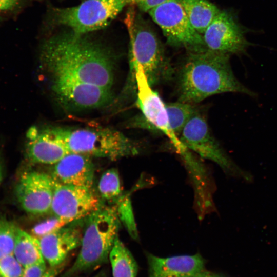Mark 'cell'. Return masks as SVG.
<instances>
[{"label":"cell","instance_id":"52a82bcc","mask_svg":"<svg viewBox=\"0 0 277 277\" xmlns=\"http://www.w3.org/2000/svg\"><path fill=\"white\" fill-rule=\"evenodd\" d=\"M129 4L128 0H86L80 5L53 9L52 22L78 34H87L107 26Z\"/></svg>","mask_w":277,"mask_h":277},{"label":"cell","instance_id":"d6986e66","mask_svg":"<svg viewBox=\"0 0 277 277\" xmlns=\"http://www.w3.org/2000/svg\"><path fill=\"white\" fill-rule=\"evenodd\" d=\"M13 254L24 268L45 262L38 238L18 227Z\"/></svg>","mask_w":277,"mask_h":277},{"label":"cell","instance_id":"5b68a950","mask_svg":"<svg viewBox=\"0 0 277 277\" xmlns=\"http://www.w3.org/2000/svg\"><path fill=\"white\" fill-rule=\"evenodd\" d=\"M125 21L130 38V65L140 66L152 87L171 81L175 70L155 33L133 10L128 12Z\"/></svg>","mask_w":277,"mask_h":277},{"label":"cell","instance_id":"30bf717a","mask_svg":"<svg viewBox=\"0 0 277 277\" xmlns=\"http://www.w3.org/2000/svg\"><path fill=\"white\" fill-rule=\"evenodd\" d=\"M50 77L55 97L68 109L78 111L100 108L108 105L112 100V90L67 75Z\"/></svg>","mask_w":277,"mask_h":277},{"label":"cell","instance_id":"3957f363","mask_svg":"<svg viewBox=\"0 0 277 277\" xmlns=\"http://www.w3.org/2000/svg\"><path fill=\"white\" fill-rule=\"evenodd\" d=\"M86 218L80 251L73 264L61 277H73L109 261L121 225L115 204L101 205Z\"/></svg>","mask_w":277,"mask_h":277},{"label":"cell","instance_id":"7a4b0ae2","mask_svg":"<svg viewBox=\"0 0 277 277\" xmlns=\"http://www.w3.org/2000/svg\"><path fill=\"white\" fill-rule=\"evenodd\" d=\"M230 56L208 49L187 52L177 74V101L196 105L210 96L224 93L255 98L257 94L235 76Z\"/></svg>","mask_w":277,"mask_h":277},{"label":"cell","instance_id":"4fadbf2b","mask_svg":"<svg viewBox=\"0 0 277 277\" xmlns=\"http://www.w3.org/2000/svg\"><path fill=\"white\" fill-rule=\"evenodd\" d=\"M101 205L92 189L62 185L54 181L50 210L54 215L71 223L87 217Z\"/></svg>","mask_w":277,"mask_h":277},{"label":"cell","instance_id":"ac0fdd59","mask_svg":"<svg viewBox=\"0 0 277 277\" xmlns=\"http://www.w3.org/2000/svg\"><path fill=\"white\" fill-rule=\"evenodd\" d=\"M179 2L193 28L202 35L221 10L208 0Z\"/></svg>","mask_w":277,"mask_h":277},{"label":"cell","instance_id":"f1b7e54d","mask_svg":"<svg viewBox=\"0 0 277 277\" xmlns=\"http://www.w3.org/2000/svg\"><path fill=\"white\" fill-rule=\"evenodd\" d=\"M21 0H0V12L13 10L19 5Z\"/></svg>","mask_w":277,"mask_h":277},{"label":"cell","instance_id":"7402d4cb","mask_svg":"<svg viewBox=\"0 0 277 277\" xmlns=\"http://www.w3.org/2000/svg\"><path fill=\"white\" fill-rule=\"evenodd\" d=\"M98 190L104 200L115 204L118 202L124 195L117 169L111 168L104 172L99 181Z\"/></svg>","mask_w":277,"mask_h":277},{"label":"cell","instance_id":"7c38bea8","mask_svg":"<svg viewBox=\"0 0 277 277\" xmlns=\"http://www.w3.org/2000/svg\"><path fill=\"white\" fill-rule=\"evenodd\" d=\"M54 181L50 174L37 171L24 172L15 189V196L26 212L42 215L50 211Z\"/></svg>","mask_w":277,"mask_h":277},{"label":"cell","instance_id":"4dcf8cb0","mask_svg":"<svg viewBox=\"0 0 277 277\" xmlns=\"http://www.w3.org/2000/svg\"><path fill=\"white\" fill-rule=\"evenodd\" d=\"M92 277H106V273L104 271H102Z\"/></svg>","mask_w":277,"mask_h":277},{"label":"cell","instance_id":"484cf974","mask_svg":"<svg viewBox=\"0 0 277 277\" xmlns=\"http://www.w3.org/2000/svg\"><path fill=\"white\" fill-rule=\"evenodd\" d=\"M70 223L54 215L35 225L32 230L34 236L39 238L55 231Z\"/></svg>","mask_w":277,"mask_h":277},{"label":"cell","instance_id":"9c48e42d","mask_svg":"<svg viewBox=\"0 0 277 277\" xmlns=\"http://www.w3.org/2000/svg\"><path fill=\"white\" fill-rule=\"evenodd\" d=\"M251 31L240 23L234 12L221 10L202 37L208 50L230 55H247V50L253 45L246 36Z\"/></svg>","mask_w":277,"mask_h":277},{"label":"cell","instance_id":"8992f818","mask_svg":"<svg viewBox=\"0 0 277 277\" xmlns=\"http://www.w3.org/2000/svg\"><path fill=\"white\" fill-rule=\"evenodd\" d=\"M179 138L187 149L216 163L227 174L247 182L252 181L251 174L233 162L212 135L205 115L199 108L184 126Z\"/></svg>","mask_w":277,"mask_h":277},{"label":"cell","instance_id":"44dd1931","mask_svg":"<svg viewBox=\"0 0 277 277\" xmlns=\"http://www.w3.org/2000/svg\"><path fill=\"white\" fill-rule=\"evenodd\" d=\"M165 106L170 129L172 133L179 138L184 126L198 107L196 104L179 101L165 103Z\"/></svg>","mask_w":277,"mask_h":277},{"label":"cell","instance_id":"603a6c76","mask_svg":"<svg viewBox=\"0 0 277 277\" xmlns=\"http://www.w3.org/2000/svg\"><path fill=\"white\" fill-rule=\"evenodd\" d=\"M115 205L121 223L124 225L131 237L137 240L138 231L129 196L123 195Z\"/></svg>","mask_w":277,"mask_h":277},{"label":"cell","instance_id":"e0dca14e","mask_svg":"<svg viewBox=\"0 0 277 277\" xmlns=\"http://www.w3.org/2000/svg\"><path fill=\"white\" fill-rule=\"evenodd\" d=\"M82 238L77 228L65 226L38 239L44 260L50 267H56L62 265L68 254L81 245Z\"/></svg>","mask_w":277,"mask_h":277},{"label":"cell","instance_id":"277c9868","mask_svg":"<svg viewBox=\"0 0 277 277\" xmlns=\"http://www.w3.org/2000/svg\"><path fill=\"white\" fill-rule=\"evenodd\" d=\"M61 139L71 153L111 160L138 154L142 147L135 141L113 129L95 127L79 128L46 127Z\"/></svg>","mask_w":277,"mask_h":277},{"label":"cell","instance_id":"83f0119b","mask_svg":"<svg viewBox=\"0 0 277 277\" xmlns=\"http://www.w3.org/2000/svg\"><path fill=\"white\" fill-rule=\"evenodd\" d=\"M169 0H128L129 4L136 5L139 9L148 12L151 9Z\"/></svg>","mask_w":277,"mask_h":277},{"label":"cell","instance_id":"9a60e30c","mask_svg":"<svg viewBox=\"0 0 277 277\" xmlns=\"http://www.w3.org/2000/svg\"><path fill=\"white\" fill-rule=\"evenodd\" d=\"M26 136V156L33 163L53 165L71 153L63 141L45 128L32 127L27 131Z\"/></svg>","mask_w":277,"mask_h":277},{"label":"cell","instance_id":"1f68e13d","mask_svg":"<svg viewBox=\"0 0 277 277\" xmlns=\"http://www.w3.org/2000/svg\"><path fill=\"white\" fill-rule=\"evenodd\" d=\"M2 176H3L2 167V165H1V163L0 161V184L2 182Z\"/></svg>","mask_w":277,"mask_h":277},{"label":"cell","instance_id":"2e32d148","mask_svg":"<svg viewBox=\"0 0 277 277\" xmlns=\"http://www.w3.org/2000/svg\"><path fill=\"white\" fill-rule=\"evenodd\" d=\"M149 277H194L204 271L200 254L160 257L147 255Z\"/></svg>","mask_w":277,"mask_h":277},{"label":"cell","instance_id":"ba28073f","mask_svg":"<svg viewBox=\"0 0 277 277\" xmlns=\"http://www.w3.org/2000/svg\"><path fill=\"white\" fill-rule=\"evenodd\" d=\"M171 46L188 52L207 49L202 35L191 25L179 0H169L148 12Z\"/></svg>","mask_w":277,"mask_h":277},{"label":"cell","instance_id":"5bb4252c","mask_svg":"<svg viewBox=\"0 0 277 277\" xmlns=\"http://www.w3.org/2000/svg\"><path fill=\"white\" fill-rule=\"evenodd\" d=\"M95 168L91 157L70 153L53 165L50 175L56 183L92 189Z\"/></svg>","mask_w":277,"mask_h":277},{"label":"cell","instance_id":"6da1fadb","mask_svg":"<svg viewBox=\"0 0 277 277\" xmlns=\"http://www.w3.org/2000/svg\"><path fill=\"white\" fill-rule=\"evenodd\" d=\"M40 53L42 65L49 76L67 75L112 90L113 54L87 34L71 31L53 36L43 43Z\"/></svg>","mask_w":277,"mask_h":277},{"label":"cell","instance_id":"4316f807","mask_svg":"<svg viewBox=\"0 0 277 277\" xmlns=\"http://www.w3.org/2000/svg\"><path fill=\"white\" fill-rule=\"evenodd\" d=\"M62 265L47 268L45 262L24 268L22 277H55L62 268Z\"/></svg>","mask_w":277,"mask_h":277},{"label":"cell","instance_id":"d4e9b609","mask_svg":"<svg viewBox=\"0 0 277 277\" xmlns=\"http://www.w3.org/2000/svg\"><path fill=\"white\" fill-rule=\"evenodd\" d=\"M24 271V267L13 254L0 260V277H22Z\"/></svg>","mask_w":277,"mask_h":277},{"label":"cell","instance_id":"ffe728a7","mask_svg":"<svg viewBox=\"0 0 277 277\" xmlns=\"http://www.w3.org/2000/svg\"><path fill=\"white\" fill-rule=\"evenodd\" d=\"M113 277H136L137 263L117 236L109 256Z\"/></svg>","mask_w":277,"mask_h":277},{"label":"cell","instance_id":"cb8c5ba5","mask_svg":"<svg viewBox=\"0 0 277 277\" xmlns=\"http://www.w3.org/2000/svg\"><path fill=\"white\" fill-rule=\"evenodd\" d=\"M17 228L12 222L0 217V260L13 254Z\"/></svg>","mask_w":277,"mask_h":277},{"label":"cell","instance_id":"8fae6325","mask_svg":"<svg viewBox=\"0 0 277 277\" xmlns=\"http://www.w3.org/2000/svg\"><path fill=\"white\" fill-rule=\"evenodd\" d=\"M130 81L136 82V105L141 115L149 125L151 131L166 136L179 152L184 146L170 129L165 103L149 84L140 66H130Z\"/></svg>","mask_w":277,"mask_h":277},{"label":"cell","instance_id":"f546056e","mask_svg":"<svg viewBox=\"0 0 277 277\" xmlns=\"http://www.w3.org/2000/svg\"><path fill=\"white\" fill-rule=\"evenodd\" d=\"M194 277H222V276L204 270L203 272H202L201 273H200L199 274H198L197 275Z\"/></svg>","mask_w":277,"mask_h":277}]
</instances>
